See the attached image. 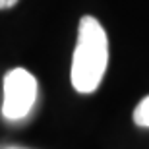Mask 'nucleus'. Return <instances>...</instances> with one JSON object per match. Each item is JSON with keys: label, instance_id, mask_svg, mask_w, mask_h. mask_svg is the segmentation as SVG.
Masks as SVG:
<instances>
[{"label": "nucleus", "instance_id": "obj_3", "mask_svg": "<svg viewBox=\"0 0 149 149\" xmlns=\"http://www.w3.org/2000/svg\"><path fill=\"white\" fill-rule=\"evenodd\" d=\"M134 122L141 128H149V95L139 101V105L134 111Z\"/></svg>", "mask_w": 149, "mask_h": 149}, {"label": "nucleus", "instance_id": "obj_4", "mask_svg": "<svg viewBox=\"0 0 149 149\" xmlns=\"http://www.w3.org/2000/svg\"><path fill=\"white\" fill-rule=\"evenodd\" d=\"M17 0H0V10H6V8H12V6H16Z\"/></svg>", "mask_w": 149, "mask_h": 149}, {"label": "nucleus", "instance_id": "obj_2", "mask_svg": "<svg viewBox=\"0 0 149 149\" xmlns=\"http://www.w3.org/2000/svg\"><path fill=\"white\" fill-rule=\"evenodd\" d=\"M37 99V79L23 68H14L4 77L2 114L8 120H22L29 114Z\"/></svg>", "mask_w": 149, "mask_h": 149}, {"label": "nucleus", "instance_id": "obj_1", "mask_svg": "<svg viewBox=\"0 0 149 149\" xmlns=\"http://www.w3.org/2000/svg\"><path fill=\"white\" fill-rule=\"evenodd\" d=\"M109 64V39L93 16H83L77 27L70 79L77 93H93L101 85Z\"/></svg>", "mask_w": 149, "mask_h": 149}]
</instances>
